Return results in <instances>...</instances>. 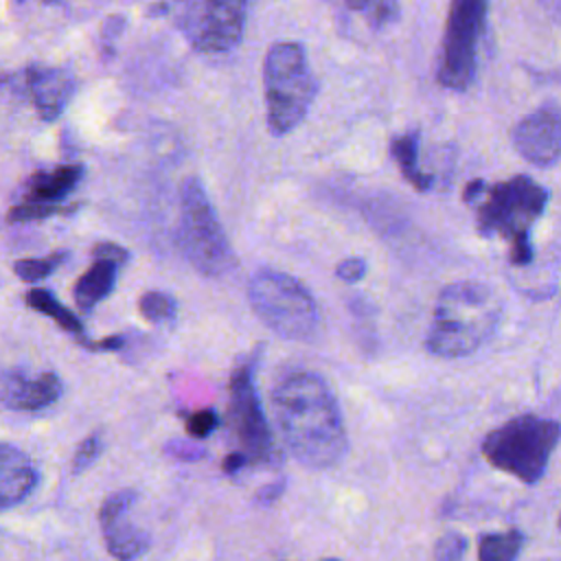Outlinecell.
<instances>
[{
    "label": "cell",
    "instance_id": "cell-1",
    "mask_svg": "<svg viewBox=\"0 0 561 561\" xmlns=\"http://www.w3.org/2000/svg\"><path fill=\"white\" fill-rule=\"evenodd\" d=\"M272 408L287 449L305 467L327 469L346 454L348 440L340 408L316 373L287 375L272 392Z\"/></svg>",
    "mask_w": 561,
    "mask_h": 561
},
{
    "label": "cell",
    "instance_id": "cell-2",
    "mask_svg": "<svg viewBox=\"0 0 561 561\" xmlns=\"http://www.w3.org/2000/svg\"><path fill=\"white\" fill-rule=\"evenodd\" d=\"M500 316V298L489 285L480 280L449 283L438 294L425 346L447 359L471 355L493 335Z\"/></svg>",
    "mask_w": 561,
    "mask_h": 561
},
{
    "label": "cell",
    "instance_id": "cell-3",
    "mask_svg": "<svg viewBox=\"0 0 561 561\" xmlns=\"http://www.w3.org/2000/svg\"><path fill=\"white\" fill-rule=\"evenodd\" d=\"M267 127L274 136H285L302 123L316 96L305 46L298 42H276L263 61Z\"/></svg>",
    "mask_w": 561,
    "mask_h": 561
},
{
    "label": "cell",
    "instance_id": "cell-4",
    "mask_svg": "<svg viewBox=\"0 0 561 561\" xmlns=\"http://www.w3.org/2000/svg\"><path fill=\"white\" fill-rule=\"evenodd\" d=\"M559 443V423L524 414L491 430L482 440V456L500 471L535 484Z\"/></svg>",
    "mask_w": 561,
    "mask_h": 561
},
{
    "label": "cell",
    "instance_id": "cell-5",
    "mask_svg": "<svg viewBox=\"0 0 561 561\" xmlns=\"http://www.w3.org/2000/svg\"><path fill=\"white\" fill-rule=\"evenodd\" d=\"M248 300L254 313L285 340H309L320 324L313 296L285 272L259 270L250 278Z\"/></svg>",
    "mask_w": 561,
    "mask_h": 561
},
{
    "label": "cell",
    "instance_id": "cell-6",
    "mask_svg": "<svg viewBox=\"0 0 561 561\" xmlns=\"http://www.w3.org/2000/svg\"><path fill=\"white\" fill-rule=\"evenodd\" d=\"M178 241L191 265L206 276H219L234 263L228 237L197 178L184 180L180 191Z\"/></svg>",
    "mask_w": 561,
    "mask_h": 561
},
{
    "label": "cell",
    "instance_id": "cell-7",
    "mask_svg": "<svg viewBox=\"0 0 561 561\" xmlns=\"http://www.w3.org/2000/svg\"><path fill=\"white\" fill-rule=\"evenodd\" d=\"M489 0H451L443 55L438 66V81L449 90H467L478 70V44L486 24Z\"/></svg>",
    "mask_w": 561,
    "mask_h": 561
},
{
    "label": "cell",
    "instance_id": "cell-8",
    "mask_svg": "<svg viewBox=\"0 0 561 561\" xmlns=\"http://www.w3.org/2000/svg\"><path fill=\"white\" fill-rule=\"evenodd\" d=\"M548 191L528 175H515L489 188L486 202L478 210L482 234H502L511 241L528 239L530 226L546 208Z\"/></svg>",
    "mask_w": 561,
    "mask_h": 561
},
{
    "label": "cell",
    "instance_id": "cell-9",
    "mask_svg": "<svg viewBox=\"0 0 561 561\" xmlns=\"http://www.w3.org/2000/svg\"><path fill=\"white\" fill-rule=\"evenodd\" d=\"M230 423L250 462L276 460V445L254 388V362L245 359L230 377Z\"/></svg>",
    "mask_w": 561,
    "mask_h": 561
},
{
    "label": "cell",
    "instance_id": "cell-10",
    "mask_svg": "<svg viewBox=\"0 0 561 561\" xmlns=\"http://www.w3.org/2000/svg\"><path fill=\"white\" fill-rule=\"evenodd\" d=\"M245 28V0H202L188 20V37L204 53H228Z\"/></svg>",
    "mask_w": 561,
    "mask_h": 561
},
{
    "label": "cell",
    "instance_id": "cell-11",
    "mask_svg": "<svg viewBox=\"0 0 561 561\" xmlns=\"http://www.w3.org/2000/svg\"><path fill=\"white\" fill-rule=\"evenodd\" d=\"M136 491L123 489L112 493L99 511L105 548L118 561H131L149 548V535L142 528H138L129 517V511L136 504Z\"/></svg>",
    "mask_w": 561,
    "mask_h": 561
},
{
    "label": "cell",
    "instance_id": "cell-12",
    "mask_svg": "<svg viewBox=\"0 0 561 561\" xmlns=\"http://www.w3.org/2000/svg\"><path fill=\"white\" fill-rule=\"evenodd\" d=\"M513 145L524 160L550 167L561 153V112L554 101L537 107L513 129Z\"/></svg>",
    "mask_w": 561,
    "mask_h": 561
},
{
    "label": "cell",
    "instance_id": "cell-13",
    "mask_svg": "<svg viewBox=\"0 0 561 561\" xmlns=\"http://www.w3.org/2000/svg\"><path fill=\"white\" fill-rule=\"evenodd\" d=\"M61 397V381L55 373L26 377L20 370L0 373V401L13 410H39Z\"/></svg>",
    "mask_w": 561,
    "mask_h": 561
},
{
    "label": "cell",
    "instance_id": "cell-14",
    "mask_svg": "<svg viewBox=\"0 0 561 561\" xmlns=\"http://www.w3.org/2000/svg\"><path fill=\"white\" fill-rule=\"evenodd\" d=\"M22 88L31 96L37 114L53 121L68 105L75 92V79L64 68H28L22 75Z\"/></svg>",
    "mask_w": 561,
    "mask_h": 561
},
{
    "label": "cell",
    "instance_id": "cell-15",
    "mask_svg": "<svg viewBox=\"0 0 561 561\" xmlns=\"http://www.w3.org/2000/svg\"><path fill=\"white\" fill-rule=\"evenodd\" d=\"M39 476L31 458L15 445L0 443V508L20 504L37 484Z\"/></svg>",
    "mask_w": 561,
    "mask_h": 561
},
{
    "label": "cell",
    "instance_id": "cell-16",
    "mask_svg": "<svg viewBox=\"0 0 561 561\" xmlns=\"http://www.w3.org/2000/svg\"><path fill=\"white\" fill-rule=\"evenodd\" d=\"M81 175H83V169L79 164H64L53 171H42L31 178L26 199L59 204L75 188Z\"/></svg>",
    "mask_w": 561,
    "mask_h": 561
},
{
    "label": "cell",
    "instance_id": "cell-17",
    "mask_svg": "<svg viewBox=\"0 0 561 561\" xmlns=\"http://www.w3.org/2000/svg\"><path fill=\"white\" fill-rule=\"evenodd\" d=\"M116 263L112 261H103L96 259L85 272L83 276L77 280L75 285V302L83 309L90 311L92 307H96L105 296H110V291L114 289L116 283Z\"/></svg>",
    "mask_w": 561,
    "mask_h": 561
},
{
    "label": "cell",
    "instance_id": "cell-18",
    "mask_svg": "<svg viewBox=\"0 0 561 561\" xmlns=\"http://www.w3.org/2000/svg\"><path fill=\"white\" fill-rule=\"evenodd\" d=\"M26 302H28L31 309H35V311L48 316V318L55 320L64 331L77 335L83 344H88V340L83 337V324H81V320H79L68 307H64L50 291H46V289H31V291L26 294Z\"/></svg>",
    "mask_w": 561,
    "mask_h": 561
},
{
    "label": "cell",
    "instance_id": "cell-19",
    "mask_svg": "<svg viewBox=\"0 0 561 561\" xmlns=\"http://www.w3.org/2000/svg\"><path fill=\"white\" fill-rule=\"evenodd\" d=\"M392 156L401 169V173L421 191L430 188L432 175L423 173L419 167V136L416 134H403L392 140Z\"/></svg>",
    "mask_w": 561,
    "mask_h": 561
},
{
    "label": "cell",
    "instance_id": "cell-20",
    "mask_svg": "<svg viewBox=\"0 0 561 561\" xmlns=\"http://www.w3.org/2000/svg\"><path fill=\"white\" fill-rule=\"evenodd\" d=\"M524 535L519 530H504L482 535L478 543V561H515L522 552Z\"/></svg>",
    "mask_w": 561,
    "mask_h": 561
},
{
    "label": "cell",
    "instance_id": "cell-21",
    "mask_svg": "<svg viewBox=\"0 0 561 561\" xmlns=\"http://www.w3.org/2000/svg\"><path fill=\"white\" fill-rule=\"evenodd\" d=\"M346 7L359 13L370 26L381 28L399 18V0H344Z\"/></svg>",
    "mask_w": 561,
    "mask_h": 561
},
{
    "label": "cell",
    "instance_id": "cell-22",
    "mask_svg": "<svg viewBox=\"0 0 561 561\" xmlns=\"http://www.w3.org/2000/svg\"><path fill=\"white\" fill-rule=\"evenodd\" d=\"M138 311L142 313L145 320L153 322V324H162V322H169L173 320L175 316V302L169 294L164 291H145L138 300Z\"/></svg>",
    "mask_w": 561,
    "mask_h": 561
},
{
    "label": "cell",
    "instance_id": "cell-23",
    "mask_svg": "<svg viewBox=\"0 0 561 561\" xmlns=\"http://www.w3.org/2000/svg\"><path fill=\"white\" fill-rule=\"evenodd\" d=\"M61 261H64V252H55L46 259H20V261H15L13 270L22 280L35 283V280L48 276Z\"/></svg>",
    "mask_w": 561,
    "mask_h": 561
},
{
    "label": "cell",
    "instance_id": "cell-24",
    "mask_svg": "<svg viewBox=\"0 0 561 561\" xmlns=\"http://www.w3.org/2000/svg\"><path fill=\"white\" fill-rule=\"evenodd\" d=\"M64 210L59 204H46V202H33V199H24L22 204L13 206L7 213L9 221H33V219H44L50 217L55 213Z\"/></svg>",
    "mask_w": 561,
    "mask_h": 561
},
{
    "label": "cell",
    "instance_id": "cell-25",
    "mask_svg": "<svg viewBox=\"0 0 561 561\" xmlns=\"http://www.w3.org/2000/svg\"><path fill=\"white\" fill-rule=\"evenodd\" d=\"M101 449H103V440L99 432H92L90 436H85L72 456V473H81L83 469H88L99 458Z\"/></svg>",
    "mask_w": 561,
    "mask_h": 561
},
{
    "label": "cell",
    "instance_id": "cell-26",
    "mask_svg": "<svg viewBox=\"0 0 561 561\" xmlns=\"http://www.w3.org/2000/svg\"><path fill=\"white\" fill-rule=\"evenodd\" d=\"M465 552L467 539L460 533H447L434 546V561H460Z\"/></svg>",
    "mask_w": 561,
    "mask_h": 561
},
{
    "label": "cell",
    "instance_id": "cell-27",
    "mask_svg": "<svg viewBox=\"0 0 561 561\" xmlns=\"http://www.w3.org/2000/svg\"><path fill=\"white\" fill-rule=\"evenodd\" d=\"M217 412L215 410H197L186 419V434L193 438H204L217 427Z\"/></svg>",
    "mask_w": 561,
    "mask_h": 561
},
{
    "label": "cell",
    "instance_id": "cell-28",
    "mask_svg": "<svg viewBox=\"0 0 561 561\" xmlns=\"http://www.w3.org/2000/svg\"><path fill=\"white\" fill-rule=\"evenodd\" d=\"M335 274L344 283H357V280H362L366 276V261L359 259V256H348V259L337 263Z\"/></svg>",
    "mask_w": 561,
    "mask_h": 561
},
{
    "label": "cell",
    "instance_id": "cell-29",
    "mask_svg": "<svg viewBox=\"0 0 561 561\" xmlns=\"http://www.w3.org/2000/svg\"><path fill=\"white\" fill-rule=\"evenodd\" d=\"M94 256L121 265V263L127 261V250L121 248V245H116V243L105 241V243H96V245H94Z\"/></svg>",
    "mask_w": 561,
    "mask_h": 561
},
{
    "label": "cell",
    "instance_id": "cell-30",
    "mask_svg": "<svg viewBox=\"0 0 561 561\" xmlns=\"http://www.w3.org/2000/svg\"><path fill=\"white\" fill-rule=\"evenodd\" d=\"M167 451L173 454L175 458H184V460H197V458L204 456L202 447H195L193 443H182V440H175V443L167 445Z\"/></svg>",
    "mask_w": 561,
    "mask_h": 561
},
{
    "label": "cell",
    "instance_id": "cell-31",
    "mask_svg": "<svg viewBox=\"0 0 561 561\" xmlns=\"http://www.w3.org/2000/svg\"><path fill=\"white\" fill-rule=\"evenodd\" d=\"M283 489H285V482L283 480H274L270 484H265L259 495H256V504H274L280 495H283Z\"/></svg>",
    "mask_w": 561,
    "mask_h": 561
},
{
    "label": "cell",
    "instance_id": "cell-32",
    "mask_svg": "<svg viewBox=\"0 0 561 561\" xmlns=\"http://www.w3.org/2000/svg\"><path fill=\"white\" fill-rule=\"evenodd\" d=\"M245 465H250V460H248V456L243 454V451H234V454H228L226 458H224V462H221V467H224V471L226 473H237L239 469H243Z\"/></svg>",
    "mask_w": 561,
    "mask_h": 561
},
{
    "label": "cell",
    "instance_id": "cell-33",
    "mask_svg": "<svg viewBox=\"0 0 561 561\" xmlns=\"http://www.w3.org/2000/svg\"><path fill=\"white\" fill-rule=\"evenodd\" d=\"M484 191V182L482 180H473V182H469V186H467V191H465V202H476L478 199V195Z\"/></svg>",
    "mask_w": 561,
    "mask_h": 561
},
{
    "label": "cell",
    "instance_id": "cell-34",
    "mask_svg": "<svg viewBox=\"0 0 561 561\" xmlns=\"http://www.w3.org/2000/svg\"><path fill=\"white\" fill-rule=\"evenodd\" d=\"M42 2H46V4H53V2H57V0H42Z\"/></svg>",
    "mask_w": 561,
    "mask_h": 561
},
{
    "label": "cell",
    "instance_id": "cell-35",
    "mask_svg": "<svg viewBox=\"0 0 561 561\" xmlns=\"http://www.w3.org/2000/svg\"><path fill=\"white\" fill-rule=\"evenodd\" d=\"M322 561H340V559H322Z\"/></svg>",
    "mask_w": 561,
    "mask_h": 561
}]
</instances>
